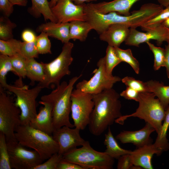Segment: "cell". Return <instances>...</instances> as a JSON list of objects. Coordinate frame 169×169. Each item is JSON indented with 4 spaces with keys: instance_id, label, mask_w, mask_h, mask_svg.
Segmentation results:
<instances>
[{
    "instance_id": "6da1fadb",
    "label": "cell",
    "mask_w": 169,
    "mask_h": 169,
    "mask_svg": "<svg viewBox=\"0 0 169 169\" xmlns=\"http://www.w3.org/2000/svg\"><path fill=\"white\" fill-rule=\"evenodd\" d=\"M163 9V7L160 4L147 3L142 5L139 10L131 12L130 15L125 16L116 12L100 13L95 11L88 4H85L84 12L85 21L100 35L109 26L115 23L124 24L130 28L141 27L159 13Z\"/></svg>"
},
{
    "instance_id": "7a4b0ae2",
    "label": "cell",
    "mask_w": 169,
    "mask_h": 169,
    "mask_svg": "<svg viewBox=\"0 0 169 169\" xmlns=\"http://www.w3.org/2000/svg\"><path fill=\"white\" fill-rule=\"evenodd\" d=\"M94 106L88 125L90 131L99 136L122 116L120 95L112 88L93 95Z\"/></svg>"
},
{
    "instance_id": "3957f363",
    "label": "cell",
    "mask_w": 169,
    "mask_h": 169,
    "mask_svg": "<svg viewBox=\"0 0 169 169\" xmlns=\"http://www.w3.org/2000/svg\"><path fill=\"white\" fill-rule=\"evenodd\" d=\"M81 75L73 77L68 83L63 81L50 94L41 97V101L49 102L52 106V116L55 129L64 126L74 127L69 120V115L71 112V96L74 84Z\"/></svg>"
},
{
    "instance_id": "277c9868",
    "label": "cell",
    "mask_w": 169,
    "mask_h": 169,
    "mask_svg": "<svg viewBox=\"0 0 169 169\" xmlns=\"http://www.w3.org/2000/svg\"><path fill=\"white\" fill-rule=\"evenodd\" d=\"M15 135L18 143L37 151L43 161L58 152L59 144L52 135L34 128L29 124L19 126Z\"/></svg>"
},
{
    "instance_id": "5b68a950",
    "label": "cell",
    "mask_w": 169,
    "mask_h": 169,
    "mask_svg": "<svg viewBox=\"0 0 169 169\" xmlns=\"http://www.w3.org/2000/svg\"><path fill=\"white\" fill-rule=\"evenodd\" d=\"M156 97L152 92H140L138 101L139 106L136 111L121 116L115 122L122 125L127 118L137 117L150 124L158 134L165 118L166 110L158 99Z\"/></svg>"
},
{
    "instance_id": "8992f818",
    "label": "cell",
    "mask_w": 169,
    "mask_h": 169,
    "mask_svg": "<svg viewBox=\"0 0 169 169\" xmlns=\"http://www.w3.org/2000/svg\"><path fill=\"white\" fill-rule=\"evenodd\" d=\"M115 159L105 152L96 151L88 141L80 148H76L63 155V160L78 164L84 169H111Z\"/></svg>"
},
{
    "instance_id": "52a82bcc",
    "label": "cell",
    "mask_w": 169,
    "mask_h": 169,
    "mask_svg": "<svg viewBox=\"0 0 169 169\" xmlns=\"http://www.w3.org/2000/svg\"><path fill=\"white\" fill-rule=\"evenodd\" d=\"M73 47V43L69 42L64 43L61 53L57 58L49 63H43L45 79L38 85L42 89L57 87L64 76L70 74L69 68L73 60L72 56Z\"/></svg>"
},
{
    "instance_id": "ba28073f",
    "label": "cell",
    "mask_w": 169,
    "mask_h": 169,
    "mask_svg": "<svg viewBox=\"0 0 169 169\" xmlns=\"http://www.w3.org/2000/svg\"><path fill=\"white\" fill-rule=\"evenodd\" d=\"M20 114L9 93L0 86V132L5 135L7 142L17 141L15 133L21 125Z\"/></svg>"
},
{
    "instance_id": "9c48e42d",
    "label": "cell",
    "mask_w": 169,
    "mask_h": 169,
    "mask_svg": "<svg viewBox=\"0 0 169 169\" xmlns=\"http://www.w3.org/2000/svg\"><path fill=\"white\" fill-rule=\"evenodd\" d=\"M16 96L15 103L21 110V125L29 124L37 114L36 100L42 88L37 85L31 89L27 85L15 86L8 84L4 88Z\"/></svg>"
},
{
    "instance_id": "30bf717a",
    "label": "cell",
    "mask_w": 169,
    "mask_h": 169,
    "mask_svg": "<svg viewBox=\"0 0 169 169\" xmlns=\"http://www.w3.org/2000/svg\"><path fill=\"white\" fill-rule=\"evenodd\" d=\"M98 68L92 73V77L89 80L84 79L79 82L76 89L82 92L94 95L112 88L114 84L121 80L117 76L109 75L106 70L104 57L100 58L97 64Z\"/></svg>"
},
{
    "instance_id": "8fae6325",
    "label": "cell",
    "mask_w": 169,
    "mask_h": 169,
    "mask_svg": "<svg viewBox=\"0 0 169 169\" xmlns=\"http://www.w3.org/2000/svg\"><path fill=\"white\" fill-rule=\"evenodd\" d=\"M93 95L75 89L71 96V116L74 127L80 130L88 125L94 106Z\"/></svg>"
},
{
    "instance_id": "7c38bea8",
    "label": "cell",
    "mask_w": 169,
    "mask_h": 169,
    "mask_svg": "<svg viewBox=\"0 0 169 169\" xmlns=\"http://www.w3.org/2000/svg\"><path fill=\"white\" fill-rule=\"evenodd\" d=\"M7 143L12 169H33L44 161L37 151L26 149L17 141Z\"/></svg>"
},
{
    "instance_id": "4fadbf2b",
    "label": "cell",
    "mask_w": 169,
    "mask_h": 169,
    "mask_svg": "<svg viewBox=\"0 0 169 169\" xmlns=\"http://www.w3.org/2000/svg\"><path fill=\"white\" fill-rule=\"evenodd\" d=\"M66 126L55 129L52 136L59 146L58 153L62 155L76 148L83 146L88 141L81 136L79 129Z\"/></svg>"
},
{
    "instance_id": "5bb4252c",
    "label": "cell",
    "mask_w": 169,
    "mask_h": 169,
    "mask_svg": "<svg viewBox=\"0 0 169 169\" xmlns=\"http://www.w3.org/2000/svg\"><path fill=\"white\" fill-rule=\"evenodd\" d=\"M151 40H156L158 46H161L164 42H167L169 40V28L162 24L146 33L140 32L135 28H130L129 34L125 43L127 45L139 47L141 44Z\"/></svg>"
},
{
    "instance_id": "9a60e30c",
    "label": "cell",
    "mask_w": 169,
    "mask_h": 169,
    "mask_svg": "<svg viewBox=\"0 0 169 169\" xmlns=\"http://www.w3.org/2000/svg\"><path fill=\"white\" fill-rule=\"evenodd\" d=\"M85 4L76 5L71 0H58L56 4L51 9L58 23L85 21L84 12Z\"/></svg>"
},
{
    "instance_id": "2e32d148",
    "label": "cell",
    "mask_w": 169,
    "mask_h": 169,
    "mask_svg": "<svg viewBox=\"0 0 169 169\" xmlns=\"http://www.w3.org/2000/svg\"><path fill=\"white\" fill-rule=\"evenodd\" d=\"M155 131L154 128L149 123H146L141 129L136 131H123L115 137L116 139L123 144L131 143L137 148L152 143L151 134Z\"/></svg>"
},
{
    "instance_id": "e0dca14e",
    "label": "cell",
    "mask_w": 169,
    "mask_h": 169,
    "mask_svg": "<svg viewBox=\"0 0 169 169\" xmlns=\"http://www.w3.org/2000/svg\"><path fill=\"white\" fill-rule=\"evenodd\" d=\"M43 105L40 107L38 113L30 121L29 125L33 128L50 135H52L55 129L52 116V106L49 103L40 101Z\"/></svg>"
},
{
    "instance_id": "ac0fdd59",
    "label": "cell",
    "mask_w": 169,
    "mask_h": 169,
    "mask_svg": "<svg viewBox=\"0 0 169 169\" xmlns=\"http://www.w3.org/2000/svg\"><path fill=\"white\" fill-rule=\"evenodd\" d=\"M140 0H113L110 2H102L97 3H89V6L98 13L106 14L116 12L120 14L129 16L133 5Z\"/></svg>"
},
{
    "instance_id": "d6986e66",
    "label": "cell",
    "mask_w": 169,
    "mask_h": 169,
    "mask_svg": "<svg viewBox=\"0 0 169 169\" xmlns=\"http://www.w3.org/2000/svg\"><path fill=\"white\" fill-rule=\"evenodd\" d=\"M162 152L154 143H151L137 148L132 151L130 156L133 165L143 169H153L151 160L153 155H160Z\"/></svg>"
},
{
    "instance_id": "ffe728a7",
    "label": "cell",
    "mask_w": 169,
    "mask_h": 169,
    "mask_svg": "<svg viewBox=\"0 0 169 169\" xmlns=\"http://www.w3.org/2000/svg\"><path fill=\"white\" fill-rule=\"evenodd\" d=\"M130 28L126 25L115 23L109 26L99 35L100 39L106 42L108 45L114 47H119L125 42L130 32Z\"/></svg>"
},
{
    "instance_id": "44dd1931",
    "label": "cell",
    "mask_w": 169,
    "mask_h": 169,
    "mask_svg": "<svg viewBox=\"0 0 169 169\" xmlns=\"http://www.w3.org/2000/svg\"><path fill=\"white\" fill-rule=\"evenodd\" d=\"M69 22L55 23L50 21L42 23L37 28L38 33H46L49 36L54 38L64 44L69 42Z\"/></svg>"
},
{
    "instance_id": "7402d4cb",
    "label": "cell",
    "mask_w": 169,
    "mask_h": 169,
    "mask_svg": "<svg viewBox=\"0 0 169 169\" xmlns=\"http://www.w3.org/2000/svg\"><path fill=\"white\" fill-rule=\"evenodd\" d=\"M32 5L28 8V12L36 18L39 17L42 14L45 21L58 23L53 15L49 2L48 0H31Z\"/></svg>"
},
{
    "instance_id": "603a6c76",
    "label": "cell",
    "mask_w": 169,
    "mask_h": 169,
    "mask_svg": "<svg viewBox=\"0 0 169 169\" xmlns=\"http://www.w3.org/2000/svg\"><path fill=\"white\" fill-rule=\"evenodd\" d=\"M69 38L74 41H85L89 32L92 28L85 21L75 20L69 22Z\"/></svg>"
},
{
    "instance_id": "cb8c5ba5",
    "label": "cell",
    "mask_w": 169,
    "mask_h": 169,
    "mask_svg": "<svg viewBox=\"0 0 169 169\" xmlns=\"http://www.w3.org/2000/svg\"><path fill=\"white\" fill-rule=\"evenodd\" d=\"M104 143L106 147L105 152L115 159H118L124 155L131 154L132 151L124 149L120 146L114 137L110 127H108L107 133L105 135Z\"/></svg>"
},
{
    "instance_id": "d4e9b609",
    "label": "cell",
    "mask_w": 169,
    "mask_h": 169,
    "mask_svg": "<svg viewBox=\"0 0 169 169\" xmlns=\"http://www.w3.org/2000/svg\"><path fill=\"white\" fill-rule=\"evenodd\" d=\"M146 83L150 92L157 97L166 110L169 105V86L156 80H151Z\"/></svg>"
},
{
    "instance_id": "484cf974",
    "label": "cell",
    "mask_w": 169,
    "mask_h": 169,
    "mask_svg": "<svg viewBox=\"0 0 169 169\" xmlns=\"http://www.w3.org/2000/svg\"><path fill=\"white\" fill-rule=\"evenodd\" d=\"M26 77L32 83L35 81L43 82L45 79V75L43 62L38 63L34 58L27 59Z\"/></svg>"
},
{
    "instance_id": "4316f807",
    "label": "cell",
    "mask_w": 169,
    "mask_h": 169,
    "mask_svg": "<svg viewBox=\"0 0 169 169\" xmlns=\"http://www.w3.org/2000/svg\"><path fill=\"white\" fill-rule=\"evenodd\" d=\"M165 116L161 129L155 143V146L162 152L169 149V143L167 138V133L169 127V105L166 110Z\"/></svg>"
},
{
    "instance_id": "83f0119b",
    "label": "cell",
    "mask_w": 169,
    "mask_h": 169,
    "mask_svg": "<svg viewBox=\"0 0 169 169\" xmlns=\"http://www.w3.org/2000/svg\"><path fill=\"white\" fill-rule=\"evenodd\" d=\"M116 54L122 62L129 64L137 74L139 73L140 68L139 61L133 56L130 49L125 50L119 47H114Z\"/></svg>"
},
{
    "instance_id": "f1b7e54d",
    "label": "cell",
    "mask_w": 169,
    "mask_h": 169,
    "mask_svg": "<svg viewBox=\"0 0 169 169\" xmlns=\"http://www.w3.org/2000/svg\"><path fill=\"white\" fill-rule=\"evenodd\" d=\"M9 71H12L15 74V71L13 67L10 57L0 54V86L3 88L8 84L6 81V75Z\"/></svg>"
},
{
    "instance_id": "f546056e",
    "label": "cell",
    "mask_w": 169,
    "mask_h": 169,
    "mask_svg": "<svg viewBox=\"0 0 169 169\" xmlns=\"http://www.w3.org/2000/svg\"><path fill=\"white\" fill-rule=\"evenodd\" d=\"M10 57L15 74L21 79L26 77L27 59L19 53Z\"/></svg>"
},
{
    "instance_id": "4dcf8cb0",
    "label": "cell",
    "mask_w": 169,
    "mask_h": 169,
    "mask_svg": "<svg viewBox=\"0 0 169 169\" xmlns=\"http://www.w3.org/2000/svg\"><path fill=\"white\" fill-rule=\"evenodd\" d=\"M105 65L107 73L112 75L114 68L122 62L116 54L114 47L108 45L105 57Z\"/></svg>"
},
{
    "instance_id": "1f68e13d",
    "label": "cell",
    "mask_w": 169,
    "mask_h": 169,
    "mask_svg": "<svg viewBox=\"0 0 169 169\" xmlns=\"http://www.w3.org/2000/svg\"><path fill=\"white\" fill-rule=\"evenodd\" d=\"M20 42L13 38L7 41L0 39V54L11 57L19 53Z\"/></svg>"
},
{
    "instance_id": "d6a6232c",
    "label": "cell",
    "mask_w": 169,
    "mask_h": 169,
    "mask_svg": "<svg viewBox=\"0 0 169 169\" xmlns=\"http://www.w3.org/2000/svg\"><path fill=\"white\" fill-rule=\"evenodd\" d=\"M169 17V5L165 7L158 14L146 22L141 27V30L147 31L161 24Z\"/></svg>"
},
{
    "instance_id": "836d02e7",
    "label": "cell",
    "mask_w": 169,
    "mask_h": 169,
    "mask_svg": "<svg viewBox=\"0 0 169 169\" xmlns=\"http://www.w3.org/2000/svg\"><path fill=\"white\" fill-rule=\"evenodd\" d=\"M16 27L14 23L12 22L6 16L0 18V39L7 41L13 38V29Z\"/></svg>"
},
{
    "instance_id": "e575fe53",
    "label": "cell",
    "mask_w": 169,
    "mask_h": 169,
    "mask_svg": "<svg viewBox=\"0 0 169 169\" xmlns=\"http://www.w3.org/2000/svg\"><path fill=\"white\" fill-rule=\"evenodd\" d=\"M146 43L154 55V69L155 70H157L161 67H165V49L160 47L156 46L149 41Z\"/></svg>"
},
{
    "instance_id": "d590c367",
    "label": "cell",
    "mask_w": 169,
    "mask_h": 169,
    "mask_svg": "<svg viewBox=\"0 0 169 169\" xmlns=\"http://www.w3.org/2000/svg\"><path fill=\"white\" fill-rule=\"evenodd\" d=\"M11 169L6 137L0 132V169Z\"/></svg>"
},
{
    "instance_id": "8d00e7d4",
    "label": "cell",
    "mask_w": 169,
    "mask_h": 169,
    "mask_svg": "<svg viewBox=\"0 0 169 169\" xmlns=\"http://www.w3.org/2000/svg\"><path fill=\"white\" fill-rule=\"evenodd\" d=\"M19 53L26 59L38 57L39 54L37 50L35 41L31 42L21 41Z\"/></svg>"
},
{
    "instance_id": "74e56055",
    "label": "cell",
    "mask_w": 169,
    "mask_h": 169,
    "mask_svg": "<svg viewBox=\"0 0 169 169\" xmlns=\"http://www.w3.org/2000/svg\"><path fill=\"white\" fill-rule=\"evenodd\" d=\"M48 35L42 32L37 37L35 41L37 50L39 54H51V43Z\"/></svg>"
},
{
    "instance_id": "f35d334b",
    "label": "cell",
    "mask_w": 169,
    "mask_h": 169,
    "mask_svg": "<svg viewBox=\"0 0 169 169\" xmlns=\"http://www.w3.org/2000/svg\"><path fill=\"white\" fill-rule=\"evenodd\" d=\"M121 80L127 86L131 87L139 92H150L146 82L129 76L124 77Z\"/></svg>"
},
{
    "instance_id": "ab89813d",
    "label": "cell",
    "mask_w": 169,
    "mask_h": 169,
    "mask_svg": "<svg viewBox=\"0 0 169 169\" xmlns=\"http://www.w3.org/2000/svg\"><path fill=\"white\" fill-rule=\"evenodd\" d=\"M63 155L58 153L51 156L45 162L35 167L33 169H57L59 162L63 159Z\"/></svg>"
},
{
    "instance_id": "60d3db41",
    "label": "cell",
    "mask_w": 169,
    "mask_h": 169,
    "mask_svg": "<svg viewBox=\"0 0 169 169\" xmlns=\"http://www.w3.org/2000/svg\"><path fill=\"white\" fill-rule=\"evenodd\" d=\"M117 165V169H131L133 164L130 156V154L124 155L118 159Z\"/></svg>"
},
{
    "instance_id": "b9f144b4",
    "label": "cell",
    "mask_w": 169,
    "mask_h": 169,
    "mask_svg": "<svg viewBox=\"0 0 169 169\" xmlns=\"http://www.w3.org/2000/svg\"><path fill=\"white\" fill-rule=\"evenodd\" d=\"M139 93L136 90L127 86L126 89L120 94V96L128 100H134L138 102Z\"/></svg>"
},
{
    "instance_id": "7bdbcfd3",
    "label": "cell",
    "mask_w": 169,
    "mask_h": 169,
    "mask_svg": "<svg viewBox=\"0 0 169 169\" xmlns=\"http://www.w3.org/2000/svg\"><path fill=\"white\" fill-rule=\"evenodd\" d=\"M13 5L9 0H0V10L4 16L8 17L13 13Z\"/></svg>"
},
{
    "instance_id": "ee69618b",
    "label": "cell",
    "mask_w": 169,
    "mask_h": 169,
    "mask_svg": "<svg viewBox=\"0 0 169 169\" xmlns=\"http://www.w3.org/2000/svg\"><path fill=\"white\" fill-rule=\"evenodd\" d=\"M57 169H84L80 165L62 160L59 163Z\"/></svg>"
},
{
    "instance_id": "f6af8a7d",
    "label": "cell",
    "mask_w": 169,
    "mask_h": 169,
    "mask_svg": "<svg viewBox=\"0 0 169 169\" xmlns=\"http://www.w3.org/2000/svg\"><path fill=\"white\" fill-rule=\"evenodd\" d=\"M37 37L32 31L28 29L24 30L21 34L23 41L27 42H35Z\"/></svg>"
},
{
    "instance_id": "bcb514c9",
    "label": "cell",
    "mask_w": 169,
    "mask_h": 169,
    "mask_svg": "<svg viewBox=\"0 0 169 169\" xmlns=\"http://www.w3.org/2000/svg\"><path fill=\"white\" fill-rule=\"evenodd\" d=\"M165 67L166 68L167 77L169 79V46L168 45L165 46Z\"/></svg>"
},
{
    "instance_id": "7dc6e473",
    "label": "cell",
    "mask_w": 169,
    "mask_h": 169,
    "mask_svg": "<svg viewBox=\"0 0 169 169\" xmlns=\"http://www.w3.org/2000/svg\"><path fill=\"white\" fill-rule=\"evenodd\" d=\"M13 5H17L22 6H26L28 3V0H9Z\"/></svg>"
},
{
    "instance_id": "c3c4849f",
    "label": "cell",
    "mask_w": 169,
    "mask_h": 169,
    "mask_svg": "<svg viewBox=\"0 0 169 169\" xmlns=\"http://www.w3.org/2000/svg\"><path fill=\"white\" fill-rule=\"evenodd\" d=\"M74 4L76 5H81L85 3H90L91 2L96 1L98 0H71Z\"/></svg>"
},
{
    "instance_id": "681fc988",
    "label": "cell",
    "mask_w": 169,
    "mask_h": 169,
    "mask_svg": "<svg viewBox=\"0 0 169 169\" xmlns=\"http://www.w3.org/2000/svg\"><path fill=\"white\" fill-rule=\"evenodd\" d=\"M160 4L163 7H166L169 5V0H157Z\"/></svg>"
},
{
    "instance_id": "f907efd6",
    "label": "cell",
    "mask_w": 169,
    "mask_h": 169,
    "mask_svg": "<svg viewBox=\"0 0 169 169\" xmlns=\"http://www.w3.org/2000/svg\"><path fill=\"white\" fill-rule=\"evenodd\" d=\"M58 0H51L49 2V6L50 8L54 7L56 4Z\"/></svg>"
},
{
    "instance_id": "816d5d0a",
    "label": "cell",
    "mask_w": 169,
    "mask_h": 169,
    "mask_svg": "<svg viewBox=\"0 0 169 169\" xmlns=\"http://www.w3.org/2000/svg\"><path fill=\"white\" fill-rule=\"evenodd\" d=\"M162 24L165 27L169 28V17L166 19Z\"/></svg>"
},
{
    "instance_id": "f5cc1de1",
    "label": "cell",
    "mask_w": 169,
    "mask_h": 169,
    "mask_svg": "<svg viewBox=\"0 0 169 169\" xmlns=\"http://www.w3.org/2000/svg\"><path fill=\"white\" fill-rule=\"evenodd\" d=\"M167 43V44L169 46V40L166 42Z\"/></svg>"
}]
</instances>
